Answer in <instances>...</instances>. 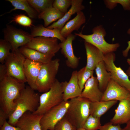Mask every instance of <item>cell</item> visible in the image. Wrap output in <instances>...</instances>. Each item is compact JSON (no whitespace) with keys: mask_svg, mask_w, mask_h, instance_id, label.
<instances>
[{"mask_svg":"<svg viewBox=\"0 0 130 130\" xmlns=\"http://www.w3.org/2000/svg\"><path fill=\"white\" fill-rule=\"evenodd\" d=\"M24 46L44 54L55 55L60 49L58 39L43 36L33 38Z\"/></svg>","mask_w":130,"mask_h":130,"instance_id":"11","label":"cell"},{"mask_svg":"<svg viewBox=\"0 0 130 130\" xmlns=\"http://www.w3.org/2000/svg\"><path fill=\"white\" fill-rule=\"evenodd\" d=\"M19 50L26 58L43 64L51 61L55 55L54 54H44L25 46L20 47Z\"/></svg>","mask_w":130,"mask_h":130,"instance_id":"21","label":"cell"},{"mask_svg":"<svg viewBox=\"0 0 130 130\" xmlns=\"http://www.w3.org/2000/svg\"><path fill=\"white\" fill-rule=\"evenodd\" d=\"M64 14L53 7L39 14L38 18L44 20V26L47 27L52 22L61 18Z\"/></svg>","mask_w":130,"mask_h":130,"instance_id":"27","label":"cell"},{"mask_svg":"<svg viewBox=\"0 0 130 130\" xmlns=\"http://www.w3.org/2000/svg\"><path fill=\"white\" fill-rule=\"evenodd\" d=\"M83 1L82 0H72L71 7L69 10L61 18L47 27L50 29L57 28L61 30L72 15L84 9L85 7L82 4Z\"/></svg>","mask_w":130,"mask_h":130,"instance_id":"20","label":"cell"},{"mask_svg":"<svg viewBox=\"0 0 130 130\" xmlns=\"http://www.w3.org/2000/svg\"><path fill=\"white\" fill-rule=\"evenodd\" d=\"M4 39L9 42L12 46L11 51L25 46L33 38L30 34L9 24L3 30Z\"/></svg>","mask_w":130,"mask_h":130,"instance_id":"9","label":"cell"},{"mask_svg":"<svg viewBox=\"0 0 130 130\" xmlns=\"http://www.w3.org/2000/svg\"><path fill=\"white\" fill-rule=\"evenodd\" d=\"M25 83L8 74L0 80V109L8 117L15 109V101L25 88Z\"/></svg>","mask_w":130,"mask_h":130,"instance_id":"1","label":"cell"},{"mask_svg":"<svg viewBox=\"0 0 130 130\" xmlns=\"http://www.w3.org/2000/svg\"><path fill=\"white\" fill-rule=\"evenodd\" d=\"M26 59L19 49L12 51L4 63L8 75L24 83L27 82L24 71Z\"/></svg>","mask_w":130,"mask_h":130,"instance_id":"7","label":"cell"},{"mask_svg":"<svg viewBox=\"0 0 130 130\" xmlns=\"http://www.w3.org/2000/svg\"><path fill=\"white\" fill-rule=\"evenodd\" d=\"M76 35L71 34L68 36L65 41L59 43L61 53L66 58V64L69 67L74 69L78 65L79 59L74 54L72 42Z\"/></svg>","mask_w":130,"mask_h":130,"instance_id":"14","label":"cell"},{"mask_svg":"<svg viewBox=\"0 0 130 130\" xmlns=\"http://www.w3.org/2000/svg\"><path fill=\"white\" fill-rule=\"evenodd\" d=\"M127 33L128 34H130V28L128 30ZM128 46L126 48L122 51L123 56L125 57H127L128 55L129 52L130 50V40L127 42Z\"/></svg>","mask_w":130,"mask_h":130,"instance_id":"40","label":"cell"},{"mask_svg":"<svg viewBox=\"0 0 130 130\" xmlns=\"http://www.w3.org/2000/svg\"><path fill=\"white\" fill-rule=\"evenodd\" d=\"M126 73L129 77H130V66L127 70Z\"/></svg>","mask_w":130,"mask_h":130,"instance_id":"42","label":"cell"},{"mask_svg":"<svg viewBox=\"0 0 130 130\" xmlns=\"http://www.w3.org/2000/svg\"><path fill=\"white\" fill-rule=\"evenodd\" d=\"M116 55L114 52L104 55L103 61L106 68L111 75V78L130 91V80L129 76L120 67L114 63Z\"/></svg>","mask_w":130,"mask_h":130,"instance_id":"10","label":"cell"},{"mask_svg":"<svg viewBox=\"0 0 130 130\" xmlns=\"http://www.w3.org/2000/svg\"><path fill=\"white\" fill-rule=\"evenodd\" d=\"M127 62L128 64L130 66V58H128L127 60Z\"/></svg>","mask_w":130,"mask_h":130,"instance_id":"43","label":"cell"},{"mask_svg":"<svg viewBox=\"0 0 130 130\" xmlns=\"http://www.w3.org/2000/svg\"><path fill=\"white\" fill-rule=\"evenodd\" d=\"M60 31L58 28L50 29L40 24L33 26L31 29L30 34L33 38L38 36L54 38L62 42L65 40L66 38L62 35Z\"/></svg>","mask_w":130,"mask_h":130,"instance_id":"22","label":"cell"},{"mask_svg":"<svg viewBox=\"0 0 130 130\" xmlns=\"http://www.w3.org/2000/svg\"><path fill=\"white\" fill-rule=\"evenodd\" d=\"M77 129L65 116L56 125L54 130H77Z\"/></svg>","mask_w":130,"mask_h":130,"instance_id":"33","label":"cell"},{"mask_svg":"<svg viewBox=\"0 0 130 130\" xmlns=\"http://www.w3.org/2000/svg\"><path fill=\"white\" fill-rule=\"evenodd\" d=\"M69 105V100L63 101L44 114L40 122L42 130H54L56 124L65 116Z\"/></svg>","mask_w":130,"mask_h":130,"instance_id":"8","label":"cell"},{"mask_svg":"<svg viewBox=\"0 0 130 130\" xmlns=\"http://www.w3.org/2000/svg\"><path fill=\"white\" fill-rule=\"evenodd\" d=\"M101 126L100 118L90 115L85 122L83 128L86 130H98Z\"/></svg>","mask_w":130,"mask_h":130,"instance_id":"31","label":"cell"},{"mask_svg":"<svg viewBox=\"0 0 130 130\" xmlns=\"http://www.w3.org/2000/svg\"><path fill=\"white\" fill-rule=\"evenodd\" d=\"M78 71H74L68 82H62L63 87L64 101L69 100L80 97L82 91L79 86L77 78Z\"/></svg>","mask_w":130,"mask_h":130,"instance_id":"17","label":"cell"},{"mask_svg":"<svg viewBox=\"0 0 130 130\" xmlns=\"http://www.w3.org/2000/svg\"><path fill=\"white\" fill-rule=\"evenodd\" d=\"M77 130H86L83 127L77 129Z\"/></svg>","mask_w":130,"mask_h":130,"instance_id":"44","label":"cell"},{"mask_svg":"<svg viewBox=\"0 0 130 130\" xmlns=\"http://www.w3.org/2000/svg\"><path fill=\"white\" fill-rule=\"evenodd\" d=\"M43 116L27 111L19 119L15 126L21 130H42L40 122Z\"/></svg>","mask_w":130,"mask_h":130,"instance_id":"15","label":"cell"},{"mask_svg":"<svg viewBox=\"0 0 130 130\" xmlns=\"http://www.w3.org/2000/svg\"><path fill=\"white\" fill-rule=\"evenodd\" d=\"M130 120V101L126 99L119 101L110 122L114 125H118L126 124Z\"/></svg>","mask_w":130,"mask_h":130,"instance_id":"18","label":"cell"},{"mask_svg":"<svg viewBox=\"0 0 130 130\" xmlns=\"http://www.w3.org/2000/svg\"><path fill=\"white\" fill-rule=\"evenodd\" d=\"M12 46L10 43L4 39L0 40V62L4 64L5 60L10 53Z\"/></svg>","mask_w":130,"mask_h":130,"instance_id":"30","label":"cell"},{"mask_svg":"<svg viewBox=\"0 0 130 130\" xmlns=\"http://www.w3.org/2000/svg\"><path fill=\"white\" fill-rule=\"evenodd\" d=\"M40 96L29 86H26L15 101L16 108L9 117L8 123L15 126L19 119L25 113L35 111L39 106Z\"/></svg>","mask_w":130,"mask_h":130,"instance_id":"2","label":"cell"},{"mask_svg":"<svg viewBox=\"0 0 130 130\" xmlns=\"http://www.w3.org/2000/svg\"><path fill=\"white\" fill-rule=\"evenodd\" d=\"M6 114L1 109H0V127H1L4 124L6 119L8 118Z\"/></svg>","mask_w":130,"mask_h":130,"instance_id":"39","label":"cell"},{"mask_svg":"<svg viewBox=\"0 0 130 130\" xmlns=\"http://www.w3.org/2000/svg\"><path fill=\"white\" fill-rule=\"evenodd\" d=\"M103 93L99 87L97 77L93 75L85 83L80 97L94 102L101 101Z\"/></svg>","mask_w":130,"mask_h":130,"instance_id":"13","label":"cell"},{"mask_svg":"<svg viewBox=\"0 0 130 130\" xmlns=\"http://www.w3.org/2000/svg\"><path fill=\"white\" fill-rule=\"evenodd\" d=\"M117 3L121 4L124 10L130 11V0H109L108 5L109 7L112 9L116 6Z\"/></svg>","mask_w":130,"mask_h":130,"instance_id":"35","label":"cell"},{"mask_svg":"<svg viewBox=\"0 0 130 130\" xmlns=\"http://www.w3.org/2000/svg\"><path fill=\"white\" fill-rule=\"evenodd\" d=\"M59 62V59L56 58L42 64L36 83L37 90L39 92H46L52 85L56 79Z\"/></svg>","mask_w":130,"mask_h":130,"instance_id":"6","label":"cell"},{"mask_svg":"<svg viewBox=\"0 0 130 130\" xmlns=\"http://www.w3.org/2000/svg\"><path fill=\"white\" fill-rule=\"evenodd\" d=\"M98 130H123L120 124L114 125L111 122L101 126Z\"/></svg>","mask_w":130,"mask_h":130,"instance_id":"36","label":"cell"},{"mask_svg":"<svg viewBox=\"0 0 130 130\" xmlns=\"http://www.w3.org/2000/svg\"><path fill=\"white\" fill-rule=\"evenodd\" d=\"M43 64L26 58L24 66V73L27 82L31 88L37 90L36 82Z\"/></svg>","mask_w":130,"mask_h":130,"instance_id":"16","label":"cell"},{"mask_svg":"<svg viewBox=\"0 0 130 130\" xmlns=\"http://www.w3.org/2000/svg\"><path fill=\"white\" fill-rule=\"evenodd\" d=\"M6 1L10 3L14 8L9 12L2 14L1 16L18 9L25 11L30 18L36 19L38 18V13L31 6L27 0H7Z\"/></svg>","mask_w":130,"mask_h":130,"instance_id":"26","label":"cell"},{"mask_svg":"<svg viewBox=\"0 0 130 130\" xmlns=\"http://www.w3.org/2000/svg\"><path fill=\"white\" fill-rule=\"evenodd\" d=\"M93 33L90 35H85L81 32L75 33L78 36L84 40V41L91 44L98 48L104 54L114 52L119 47V43L110 44L105 40L104 37L106 33L102 25L94 27L92 29Z\"/></svg>","mask_w":130,"mask_h":130,"instance_id":"5","label":"cell"},{"mask_svg":"<svg viewBox=\"0 0 130 130\" xmlns=\"http://www.w3.org/2000/svg\"><path fill=\"white\" fill-rule=\"evenodd\" d=\"M0 130H21L17 127L13 126L6 121L3 125L0 127Z\"/></svg>","mask_w":130,"mask_h":130,"instance_id":"37","label":"cell"},{"mask_svg":"<svg viewBox=\"0 0 130 130\" xmlns=\"http://www.w3.org/2000/svg\"><path fill=\"white\" fill-rule=\"evenodd\" d=\"M130 95L129 91L111 78L103 92L101 101H120L129 99Z\"/></svg>","mask_w":130,"mask_h":130,"instance_id":"12","label":"cell"},{"mask_svg":"<svg viewBox=\"0 0 130 130\" xmlns=\"http://www.w3.org/2000/svg\"><path fill=\"white\" fill-rule=\"evenodd\" d=\"M63 91L62 82L56 79L49 90L40 95L39 106L32 113L43 115L50 109L60 104L64 101Z\"/></svg>","mask_w":130,"mask_h":130,"instance_id":"4","label":"cell"},{"mask_svg":"<svg viewBox=\"0 0 130 130\" xmlns=\"http://www.w3.org/2000/svg\"><path fill=\"white\" fill-rule=\"evenodd\" d=\"M117 101H102L92 102L90 104V115L95 117H101L117 102Z\"/></svg>","mask_w":130,"mask_h":130,"instance_id":"25","label":"cell"},{"mask_svg":"<svg viewBox=\"0 0 130 130\" xmlns=\"http://www.w3.org/2000/svg\"><path fill=\"white\" fill-rule=\"evenodd\" d=\"M84 45L87 56L85 67L93 71L97 64L103 60L104 55L98 48L90 43L84 42Z\"/></svg>","mask_w":130,"mask_h":130,"instance_id":"19","label":"cell"},{"mask_svg":"<svg viewBox=\"0 0 130 130\" xmlns=\"http://www.w3.org/2000/svg\"><path fill=\"white\" fill-rule=\"evenodd\" d=\"M70 105L65 116L77 129L83 126L90 115L91 102L78 97L70 99Z\"/></svg>","mask_w":130,"mask_h":130,"instance_id":"3","label":"cell"},{"mask_svg":"<svg viewBox=\"0 0 130 130\" xmlns=\"http://www.w3.org/2000/svg\"><path fill=\"white\" fill-rule=\"evenodd\" d=\"M13 22L25 27H31L33 25L32 21L31 18L23 14L15 15L9 23Z\"/></svg>","mask_w":130,"mask_h":130,"instance_id":"32","label":"cell"},{"mask_svg":"<svg viewBox=\"0 0 130 130\" xmlns=\"http://www.w3.org/2000/svg\"><path fill=\"white\" fill-rule=\"evenodd\" d=\"M93 71L86 68L85 66L77 72L78 83L81 90L82 91L87 81L93 75Z\"/></svg>","mask_w":130,"mask_h":130,"instance_id":"29","label":"cell"},{"mask_svg":"<svg viewBox=\"0 0 130 130\" xmlns=\"http://www.w3.org/2000/svg\"><path fill=\"white\" fill-rule=\"evenodd\" d=\"M130 96H129V100L130 101Z\"/></svg>","mask_w":130,"mask_h":130,"instance_id":"45","label":"cell"},{"mask_svg":"<svg viewBox=\"0 0 130 130\" xmlns=\"http://www.w3.org/2000/svg\"><path fill=\"white\" fill-rule=\"evenodd\" d=\"M95 70L99 87L103 92L111 79V74L107 70L103 60L97 64Z\"/></svg>","mask_w":130,"mask_h":130,"instance_id":"24","label":"cell"},{"mask_svg":"<svg viewBox=\"0 0 130 130\" xmlns=\"http://www.w3.org/2000/svg\"><path fill=\"white\" fill-rule=\"evenodd\" d=\"M8 74L6 66L4 64L0 65V80L3 79Z\"/></svg>","mask_w":130,"mask_h":130,"instance_id":"38","label":"cell"},{"mask_svg":"<svg viewBox=\"0 0 130 130\" xmlns=\"http://www.w3.org/2000/svg\"><path fill=\"white\" fill-rule=\"evenodd\" d=\"M28 2L39 15L47 9L53 7V0H27Z\"/></svg>","mask_w":130,"mask_h":130,"instance_id":"28","label":"cell"},{"mask_svg":"<svg viewBox=\"0 0 130 130\" xmlns=\"http://www.w3.org/2000/svg\"><path fill=\"white\" fill-rule=\"evenodd\" d=\"M85 16L81 11L77 13L76 16L68 22L61 30L62 35L66 38L75 30L78 31L86 21Z\"/></svg>","mask_w":130,"mask_h":130,"instance_id":"23","label":"cell"},{"mask_svg":"<svg viewBox=\"0 0 130 130\" xmlns=\"http://www.w3.org/2000/svg\"><path fill=\"white\" fill-rule=\"evenodd\" d=\"M126 124V125L123 128V130H130V120Z\"/></svg>","mask_w":130,"mask_h":130,"instance_id":"41","label":"cell"},{"mask_svg":"<svg viewBox=\"0 0 130 130\" xmlns=\"http://www.w3.org/2000/svg\"><path fill=\"white\" fill-rule=\"evenodd\" d=\"M72 5V0H55L53 7L65 14Z\"/></svg>","mask_w":130,"mask_h":130,"instance_id":"34","label":"cell"}]
</instances>
